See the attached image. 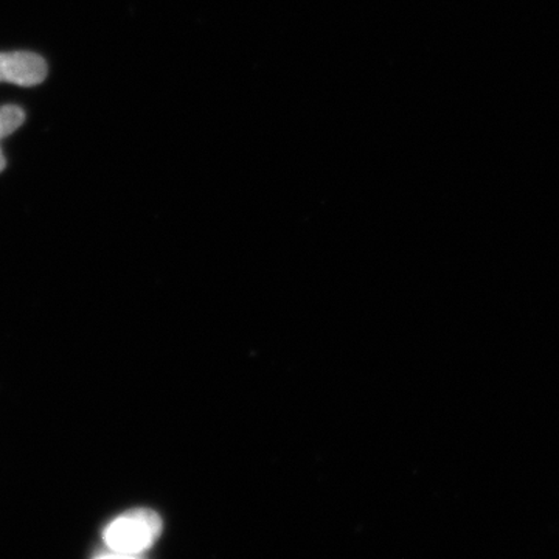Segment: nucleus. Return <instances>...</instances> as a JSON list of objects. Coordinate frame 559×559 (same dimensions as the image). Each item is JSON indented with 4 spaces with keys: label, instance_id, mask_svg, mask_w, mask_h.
<instances>
[{
    "label": "nucleus",
    "instance_id": "nucleus-4",
    "mask_svg": "<svg viewBox=\"0 0 559 559\" xmlns=\"http://www.w3.org/2000/svg\"><path fill=\"white\" fill-rule=\"evenodd\" d=\"M7 162L5 156H3L2 150H0V171H3V168H5Z\"/></svg>",
    "mask_w": 559,
    "mask_h": 559
},
{
    "label": "nucleus",
    "instance_id": "nucleus-1",
    "mask_svg": "<svg viewBox=\"0 0 559 559\" xmlns=\"http://www.w3.org/2000/svg\"><path fill=\"white\" fill-rule=\"evenodd\" d=\"M162 532L159 514L151 510H132L116 518L103 532L108 558H135L148 550Z\"/></svg>",
    "mask_w": 559,
    "mask_h": 559
},
{
    "label": "nucleus",
    "instance_id": "nucleus-3",
    "mask_svg": "<svg viewBox=\"0 0 559 559\" xmlns=\"http://www.w3.org/2000/svg\"><path fill=\"white\" fill-rule=\"evenodd\" d=\"M25 112L20 106H0V139L9 138L24 123Z\"/></svg>",
    "mask_w": 559,
    "mask_h": 559
},
{
    "label": "nucleus",
    "instance_id": "nucleus-2",
    "mask_svg": "<svg viewBox=\"0 0 559 559\" xmlns=\"http://www.w3.org/2000/svg\"><path fill=\"white\" fill-rule=\"evenodd\" d=\"M47 76V62L31 51L0 53V83L38 86Z\"/></svg>",
    "mask_w": 559,
    "mask_h": 559
}]
</instances>
